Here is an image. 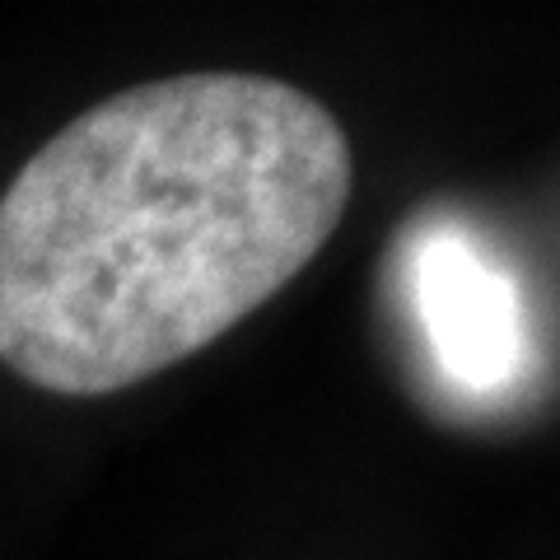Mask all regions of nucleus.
<instances>
[{
    "mask_svg": "<svg viewBox=\"0 0 560 560\" xmlns=\"http://www.w3.org/2000/svg\"><path fill=\"white\" fill-rule=\"evenodd\" d=\"M350 187L346 127L285 80L108 94L0 191V364L57 397L173 370L323 253Z\"/></svg>",
    "mask_w": 560,
    "mask_h": 560,
    "instance_id": "nucleus-1",
    "label": "nucleus"
},
{
    "mask_svg": "<svg viewBox=\"0 0 560 560\" xmlns=\"http://www.w3.org/2000/svg\"><path fill=\"white\" fill-rule=\"evenodd\" d=\"M411 300L434 364L467 393H500L528 360L518 290L467 234L425 224L411 248Z\"/></svg>",
    "mask_w": 560,
    "mask_h": 560,
    "instance_id": "nucleus-2",
    "label": "nucleus"
}]
</instances>
